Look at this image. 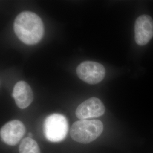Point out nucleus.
Segmentation results:
<instances>
[{
    "mask_svg": "<svg viewBox=\"0 0 153 153\" xmlns=\"http://www.w3.org/2000/svg\"><path fill=\"white\" fill-rule=\"evenodd\" d=\"M103 131V124L99 120H80L71 128V136L76 142L88 143L98 138Z\"/></svg>",
    "mask_w": 153,
    "mask_h": 153,
    "instance_id": "2",
    "label": "nucleus"
},
{
    "mask_svg": "<svg viewBox=\"0 0 153 153\" xmlns=\"http://www.w3.org/2000/svg\"><path fill=\"white\" fill-rule=\"evenodd\" d=\"M28 137H30V138H32L33 137V134H32V133H28Z\"/></svg>",
    "mask_w": 153,
    "mask_h": 153,
    "instance_id": "10",
    "label": "nucleus"
},
{
    "mask_svg": "<svg viewBox=\"0 0 153 153\" xmlns=\"http://www.w3.org/2000/svg\"><path fill=\"white\" fill-rule=\"evenodd\" d=\"M76 74L83 81L94 85L101 82L104 79L105 69L103 66L98 62L86 61L78 66Z\"/></svg>",
    "mask_w": 153,
    "mask_h": 153,
    "instance_id": "4",
    "label": "nucleus"
},
{
    "mask_svg": "<svg viewBox=\"0 0 153 153\" xmlns=\"http://www.w3.org/2000/svg\"><path fill=\"white\" fill-rule=\"evenodd\" d=\"M68 130V121L64 115L60 114L49 115L43 123L44 136L50 142L63 141L67 136Z\"/></svg>",
    "mask_w": 153,
    "mask_h": 153,
    "instance_id": "3",
    "label": "nucleus"
},
{
    "mask_svg": "<svg viewBox=\"0 0 153 153\" xmlns=\"http://www.w3.org/2000/svg\"><path fill=\"white\" fill-rule=\"evenodd\" d=\"M26 133V128L21 121L14 120L7 123L0 131L2 140L6 144L15 146L21 141Z\"/></svg>",
    "mask_w": 153,
    "mask_h": 153,
    "instance_id": "5",
    "label": "nucleus"
},
{
    "mask_svg": "<svg viewBox=\"0 0 153 153\" xmlns=\"http://www.w3.org/2000/svg\"><path fill=\"white\" fill-rule=\"evenodd\" d=\"M135 40L138 45L143 46L148 44L153 37V19L148 15L137 18L134 26Z\"/></svg>",
    "mask_w": 153,
    "mask_h": 153,
    "instance_id": "7",
    "label": "nucleus"
},
{
    "mask_svg": "<svg viewBox=\"0 0 153 153\" xmlns=\"http://www.w3.org/2000/svg\"><path fill=\"white\" fill-rule=\"evenodd\" d=\"M13 27L17 37L27 45L38 43L44 36L42 20L31 11H23L18 14L14 22Z\"/></svg>",
    "mask_w": 153,
    "mask_h": 153,
    "instance_id": "1",
    "label": "nucleus"
},
{
    "mask_svg": "<svg viewBox=\"0 0 153 153\" xmlns=\"http://www.w3.org/2000/svg\"><path fill=\"white\" fill-rule=\"evenodd\" d=\"M105 107L99 99L92 97L80 104L76 111V115L80 120H88L103 115Z\"/></svg>",
    "mask_w": 153,
    "mask_h": 153,
    "instance_id": "6",
    "label": "nucleus"
},
{
    "mask_svg": "<svg viewBox=\"0 0 153 153\" xmlns=\"http://www.w3.org/2000/svg\"><path fill=\"white\" fill-rule=\"evenodd\" d=\"M19 153H40L38 144L32 138L26 137L22 140L19 148Z\"/></svg>",
    "mask_w": 153,
    "mask_h": 153,
    "instance_id": "9",
    "label": "nucleus"
},
{
    "mask_svg": "<svg viewBox=\"0 0 153 153\" xmlns=\"http://www.w3.org/2000/svg\"><path fill=\"white\" fill-rule=\"evenodd\" d=\"M13 97L16 105L21 109L28 107L33 100V93L27 82L21 81L15 85L13 90Z\"/></svg>",
    "mask_w": 153,
    "mask_h": 153,
    "instance_id": "8",
    "label": "nucleus"
}]
</instances>
